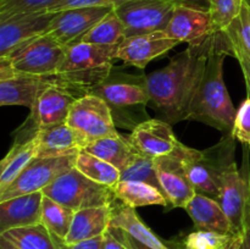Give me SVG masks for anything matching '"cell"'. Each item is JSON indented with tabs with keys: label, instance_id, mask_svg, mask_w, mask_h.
I'll list each match as a JSON object with an SVG mask.
<instances>
[{
	"label": "cell",
	"instance_id": "5bb4252c",
	"mask_svg": "<svg viewBox=\"0 0 250 249\" xmlns=\"http://www.w3.org/2000/svg\"><path fill=\"white\" fill-rule=\"evenodd\" d=\"M78 98L73 90L51 80L50 84L42 92L31 110L27 121L36 129L46 128L67 121L71 109Z\"/></svg>",
	"mask_w": 250,
	"mask_h": 249
},
{
	"label": "cell",
	"instance_id": "d4e9b609",
	"mask_svg": "<svg viewBox=\"0 0 250 249\" xmlns=\"http://www.w3.org/2000/svg\"><path fill=\"white\" fill-rule=\"evenodd\" d=\"M231 55L238 60L244 77L250 75V7L243 1L238 16L225 29Z\"/></svg>",
	"mask_w": 250,
	"mask_h": 249
},
{
	"label": "cell",
	"instance_id": "e0dca14e",
	"mask_svg": "<svg viewBox=\"0 0 250 249\" xmlns=\"http://www.w3.org/2000/svg\"><path fill=\"white\" fill-rule=\"evenodd\" d=\"M155 170L161 190L168 202V210L173 208L185 209L197 192L186 176L177 155L171 153L155 159Z\"/></svg>",
	"mask_w": 250,
	"mask_h": 249
},
{
	"label": "cell",
	"instance_id": "d590c367",
	"mask_svg": "<svg viewBox=\"0 0 250 249\" xmlns=\"http://www.w3.org/2000/svg\"><path fill=\"white\" fill-rule=\"evenodd\" d=\"M243 0H210L209 11L216 31H225L238 16Z\"/></svg>",
	"mask_w": 250,
	"mask_h": 249
},
{
	"label": "cell",
	"instance_id": "f546056e",
	"mask_svg": "<svg viewBox=\"0 0 250 249\" xmlns=\"http://www.w3.org/2000/svg\"><path fill=\"white\" fill-rule=\"evenodd\" d=\"M126 39V29L115 9L100 20L81 42L102 46H120Z\"/></svg>",
	"mask_w": 250,
	"mask_h": 249
},
{
	"label": "cell",
	"instance_id": "4316f807",
	"mask_svg": "<svg viewBox=\"0 0 250 249\" xmlns=\"http://www.w3.org/2000/svg\"><path fill=\"white\" fill-rule=\"evenodd\" d=\"M110 227H116V228L128 232L134 238L153 249H171L142 221L134 208L124 204L120 207H115V204L112 205V217Z\"/></svg>",
	"mask_w": 250,
	"mask_h": 249
},
{
	"label": "cell",
	"instance_id": "9a60e30c",
	"mask_svg": "<svg viewBox=\"0 0 250 249\" xmlns=\"http://www.w3.org/2000/svg\"><path fill=\"white\" fill-rule=\"evenodd\" d=\"M128 139L141 155L150 159L170 155L180 144L171 124L161 119L139 122L132 129Z\"/></svg>",
	"mask_w": 250,
	"mask_h": 249
},
{
	"label": "cell",
	"instance_id": "277c9868",
	"mask_svg": "<svg viewBox=\"0 0 250 249\" xmlns=\"http://www.w3.org/2000/svg\"><path fill=\"white\" fill-rule=\"evenodd\" d=\"M119 46L94 44H72L66 49L65 58L54 80L73 92L89 93L107 80L112 72Z\"/></svg>",
	"mask_w": 250,
	"mask_h": 249
},
{
	"label": "cell",
	"instance_id": "836d02e7",
	"mask_svg": "<svg viewBox=\"0 0 250 249\" xmlns=\"http://www.w3.org/2000/svg\"><path fill=\"white\" fill-rule=\"evenodd\" d=\"M120 181H138V182L149 183L161 190L160 182L158 180L155 170V159L146 158L137 153L128 165L121 170ZM163 192V190H161Z\"/></svg>",
	"mask_w": 250,
	"mask_h": 249
},
{
	"label": "cell",
	"instance_id": "1f68e13d",
	"mask_svg": "<svg viewBox=\"0 0 250 249\" xmlns=\"http://www.w3.org/2000/svg\"><path fill=\"white\" fill-rule=\"evenodd\" d=\"M75 211L51 198L44 195L42 203V220L43 224L56 238L65 241L72 225Z\"/></svg>",
	"mask_w": 250,
	"mask_h": 249
},
{
	"label": "cell",
	"instance_id": "6da1fadb",
	"mask_svg": "<svg viewBox=\"0 0 250 249\" xmlns=\"http://www.w3.org/2000/svg\"><path fill=\"white\" fill-rule=\"evenodd\" d=\"M214 34L176 54L165 67L146 76L149 105L170 124L185 121L203 75Z\"/></svg>",
	"mask_w": 250,
	"mask_h": 249
},
{
	"label": "cell",
	"instance_id": "7dc6e473",
	"mask_svg": "<svg viewBox=\"0 0 250 249\" xmlns=\"http://www.w3.org/2000/svg\"><path fill=\"white\" fill-rule=\"evenodd\" d=\"M243 1H244V2H246V4H247V5H248V6L250 7V0H243Z\"/></svg>",
	"mask_w": 250,
	"mask_h": 249
},
{
	"label": "cell",
	"instance_id": "603a6c76",
	"mask_svg": "<svg viewBox=\"0 0 250 249\" xmlns=\"http://www.w3.org/2000/svg\"><path fill=\"white\" fill-rule=\"evenodd\" d=\"M185 209L193 220L197 229L233 234L229 217L225 214L219 202L214 198L197 193Z\"/></svg>",
	"mask_w": 250,
	"mask_h": 249
},
{
	"label": "cell",
	"instance_id": "e575fe53",
	"mask_svg": "<svg viewBox=\"0 0 250 249\" xmlns=\"http://www.w3.org/2000/svg\"><path fill=\"white\" fill-rule=\"evenodd\" d=\"M62 0H0V20L27 12L48 11Z\"/></svg>",
	"mask_w": 250,
	"mask_h": 249
},
{
	"label": "cell",
	"instance_id": "ac0fdd59",
	"mask_svg": "<svg viewBox=\"0 0 250 249\" xmlns=\"http://www.w3.org/2000/svg\"><path fill=\"white\" fill-rule=\"evenodd\" d=\"M170 38L180 43H198L216 32L210 11L188 6H176L167 27L164 29Z\"/></svg>",
	"mask_w": 250,
	"mask_h": 249
},
{
	"label": "cell",
	"instance_id": "ffe728a7",
	"mask_svg": "<svg viewBox=\"0 0 250 249\" xmlns=\"http://www.w3.org/2000/svg\"><path fill=\"white\" fill-rule=\"evenodd\" d=\"M37 158L77 155L88 145L87 141L67 122L37 129Z\"/></svg>",
	"mask_w": 250,
	"mask_h": 249
},
{
	"label": "cell",
	"instance_id": "8d00e7d4",
	"mask_svg": "<svg viewBox=\"0 0 250 249\" xmlns=\"http://www.w3.org/2000/svg\"><path fill=\"white\" fill-rule=\"evenodd\" d=\"M232 136L241 143L250 145V98L243 102L237 111Z\"/></svg>",
	"mask_w": 250,
	"mask_h": 249
},
{
	"label": "cell",
	"instance_id": "44dd1931",
	"mask_svg": "<svg viewBox=\"0 0 250 249\" xmlns=\"http://www.w3.org/2000/svg\"><path fill=\"white\" fill-rule=\"evenodd\" d=\"M43 192L0 202V233L16 227L41 224Z\"/></svg>",
	"mask_w": 250,
	"mask_h": 249
},
{
	"label": "cell",
	"instance_id": "4dcf8cb0",
	"mask_svg": "<svg viewBox=\"0 0 250 249\" xmlns=\"http://www.w3.org/2000/svg\"><path fill=\"white\" fill-rule=\"evenodd\" d=\"M75 167L89 180L110 188L116 186L121 180L119 168L85 150H81L77 154Z\"/></svg>",
	"mask_w": 250,
	"mask_h": 249
},
{
	"label": "cell",
	"instance_id": "5b68a950",
	"mask_svg": "<svg viewBox=\"0 0 250 249\" xmlns=\"http://www.w3.org/2000/svg\"><path fill=\"white\" fill-rule=\"evenodd\" d=\"M42 192L73 211L105 205L111 207L116 200L111 188L89 180L76 167L63 172Z\"/></svg>",
	"mask_w": 250,
	"mask_h": 249
},
{
	"label": "cell",
	"instance_id": "ab89813d",
	"mask_svg": "<svg viewBox=\"0 0 250 249\" xmlns=\"http://www.w3.org/2000/svg\"><path fill=\"white\" fill-rule=\"evenodd\" d=\"M103 236L75 244H65L63 242H61V249H103V241H104Z\"/></svg>",
	"mask_w": 250,
	"mask_h": 249
},
{
	"label": "cell",
	"instance_id": "bcb514c9",
	"mask_svg": "<svg viewBox=\"0 0 250 249\" xmlns=\"http://www.w3.org/2000/svg\"><path fill=\"white\" fill-rule=\"evenodd\" d=\"M246 80V84H247V90H248V98H250V75L244 77Z\"/></svg>",
	"mask_w": 250,
	"mask_h": 249
},
{
	"label": "cell",
	"instance_id": "60d3db41",
	"mask_svg": "<svg viewBox=\"0 0 250 249\" xmlns=\"http://www.w3.org/2000/svg\"><path fill=\"white\" fill-rule=\"evenodd\" d=\"M166 1L172 2L176 6H188L204 11H209L210 7V0H166Z\"/></svg>",
	"mask_w": 250,
	"mask_h": 249
},
{
	"label": "cell",
	"instance_id": "d6a6232c",
	"mask_svg": "<svg viewBox=\"0 0 250 249\" xmlns=\"http://www.w3.org/2000/svg\"><path fill=\"white\" fill-rule=\"evenodd\" d=\"M242 237L195 229L181 242L178 249H238Z\"/></svg>",
	"mask_w": 250,
	"mask_h": 249
},
{
	"label": "cell",
	"instance_id": "30bf717a",
	"mask_svg": "<svg viewBox=\"0 0 250 249\" xmlns=\"http://www.w3.org/2000/svg\"><path fill=\"white\" fill-rule=\"evenodd\" d=\"M176 5L166 0H132L116 7L115 12L124 22L126 38L164 31Z\"/></svg>",
	"mask_w": 250,
	"mask_h": 249
},
{
	"label": "cell",
	"instance_id": "8fae6325",
	"mask_svg": "<svg viewBox=\"0 0 250 249\" xmlns=\"http://www.w3.org/2000/svg\"><path fill=\"white\" fill-rule=\"evenodd\" d=\"M55 14L45 10L0 20V58L9 56L20 46L45 33Z\"/></svg>",
	"mask_w": 250,
	"mask_h": 249
},
{
	"label": "cell",
	"instance_id": "f35d334b",
	"mask_svg": "<svg viewBox=\"0 0 250 249\" xmlns=\"http://www.w3.org/2000/svg\"><path fill=\"white\" fill-rule=\"evenodd\" d=\"M109 229L111 231V233L119 239L120 243L124 246L125 249H153L150 248V247L146 246V244L142 243L141 241L134 238L132 234H129L128 232L124 231V229L116 228V227H110Z\"/></svg>",
	"mask_w": 250,
	"mask_h": 249
},
{
	"label": "cell",
	"instance_id": "74e56055",
	"mask_svg": "<svg viewBox=\"0 0 250 249\" xmlns=\"http://www.w3.org/2000/svg\"><path fill=\"white\" fill-rule=\"evenodd\" d=\"M132 1V0H62L58 5L49 9L50 12H59L62 10L75 9V7H116L126 4V2Z\"/></svg>",
	"mask_w": 250,
	"mask_h": 249
},
{
	"label": "cell",
	"instance_id": "7bdbcfd3",
	"mask_svg": "<svg viewBox=\"0 0 250 249\" xmlns=\"http://www.w3.org/2000/svg\"><path fill=\"white\" fill-rule=\"evenodd\" d=\"M104 241H103V249H125L124 246L120 243L119 239L111 233L110 229H107L104 233Z\"/></svg>",
	"mask_w": 250,
	"mask_h": 249
},
{
	"label": "cell",
	"instance_id": "d6986e66",
	"mask_svg": "<svg viewBox=\"0 0 250 249\" xmlns=\"http://www.w3.org/2000/svg\"><path fill=\"white\" fill-rule=\"evenodd\" d=\"M37 129L27 122L19 128L14 145L0 163V192L9 187L17 176L37 158Z\"/></svg>",
	"mask_w": 250,
	"mask_h": 249
},
{
	"label": "cell",
	"instance_id": "4fadbf2b",
	"mask_svg": "<svg viewBox=\"0 0 250 249\" xmlns=\"http://www.w3.org/2000/svg\"><path fill=\"white\" fill-rule=\"evenodd\" d=\"M90 94H95L104 99L111 111L127 107L144 106L150 102L146 89V76L119 75L112 73L105 82L90 90Z\"/></svg>",
	"mask_w": 250,
	"mask_h": 249
},
{
	"label": "cell",
	"instance_id": "ba28073f",
	"mask_svg": "<svg viewBox=\"0 0 250 249\" xmlns=\"http://www.w3.org/2000/svg\"><path fill=\"white\" fill-rule=\"evenodd\" d=\"M66 122L77 131L88 144L98 139L120 134L109 105L104 99L90 93L78 97Z\"/></svg>",
	"mask_w": 250,
	"mask_h": 249
},
{
	"label": "cell",
	"instance_id": "f6af8a7d",
	"mask_svg": "<svg viewBox=\"0 0 250 249\" xmlns=\"http://www.w3.org/2000/svg\"><path fill=\"white\" fill-rule=\"evenodd\" d=\"M0 249H17V248H15V247L12 246L10 242H7L5 238L0 237Z\"/></svg>",
	"mask_w": 250,
	"mask_h": 249
},
{
	"label": "cell",
	"instance_id": "7a4b0ae2",
	"mask_svg": "<svg viewBox=\"0 0 250 249\" xmlns=\"http://www.w3.org/2000/svg\"><path fill=\"white\" fill-rule=\"evenodd\" d=\"M229 55L231 50L225 31H216L187 117L224 133H232L237 114L224 82V61Z\"/></svg>",
	"mask_w": 250,
	"mask_h": 249
},
{
	"label": "cell",
	"instance_id": "484cf974",
	"mask_svg": "<svg viewBox=\"0 0 250 249\" xmlns=\"http://www.w3.org/2000/svg\"><path fill=\"white\" fill-rule=\"evenodd\" d=\"M115 199L124 205L137 209L150 205H161L168 210V202L164 193L149 183L138 181H120L111 188Z\"/></svg>",
	"mask_w": 250,
	"mask_h": 249
},
{
	"label": "cell",
	"instance_id": "52a82bcc",
	"mask_svg": "<svg viewBox=\"0 0 250 249\" xmlns=\"http://www.w3.org/2000/svg\"><path fill=\"white\" fill-rule=\"evenodd\" d=\"M66 49L50 34L44 33L4 58L9 59L20 75L54 78L65 58Z\"/></svg>",
	"mask_w": 250,
	"mask_h": 249
},
{
	"label": "cell",
	"instance_id": "cb8c5ba5",
	"mask_svg": "<svg viewBox=\"0 0 250 249\" xmlns=\"http://www.w3.org/2000/svg\"><path fill=\"white\" fill-rule=\"evenodd\" d=\"M111 217L112 205L87 208L75 211L70 232L62 242L65 244H75L103 236L110 228Z\"/></svg>",
	"mask_w": 250,
	"mask_h": 249
},
{
	"label": "cell",
	"instance_id": "7c38bea8",
	"mask_svg": "<svg viewBox=\"0 0 250 249\" xmlns=\"http://www.w3.org/2000/svg\"><path fill=\"white\" fill-rule=\"evenodd\" d=\"M111 7H75L56 12L45 33L50 34L61 45L68 48L81 39L104 19Z\"/></svg>",
	"mask_w": 250,
	"mask_h": 249
},
{
	"label": "cell",
	"instance_id": "8992f818",
	"mask_svg": "<svg viewBox=\"0 0 250 249\" xmlns=\"http://www.w3.org/2000/svg\"><path fill=\"white\" fill-rule=\"evenodd\" d=\"M244 155L242 167L237 164L225 172L217 202L231 222L232 231L242 237L250 226V166L248 144H243Z\"/></svg>",
	"mask_w": 250,
	"mask_h": 249
},
{
	"label": "cell",
	"instance_id": "ee69618b",
	"mask_svg": "<svg viewBox=\"0 0 250 249\" xmlns=\"http://www.w3.org/2000/svg\"><path fill=\"white\" fill-rule=\"evenodd\" d=\"M238 249H250V226L246 229L244 234L242 236Z\"/></svg>",
	"mask_w": 250,
	"mask_h": 249
},
{
	"label": "cell",
	"instance_id": "f1b7e54d",
	"mask_svg": "<svg viewBox=\"0 0 250 249\" xmlns=\"http://www.w3.org/2000/svg\"><path fill=\"white\" fill-rule=\"evenodd\" d=\"M17 249H61V242L43 224L16 227L0 233Z\"/></svg>",
	"mask_w": 250,
	"mask_h": 249
},
{
	"label": "cell",
	"instance_id": "b9f144b4",
	"mask_svg": "<svg viewBox=\"0 0 250 249\" xmlns=\"http://www.w3.org/2000/svg\"><path fill=\"white\" fill-rule=\"evenodd\" d=\"M17 73L7 58H0V82L15 77Z\"/></svg>",
	"mask_w": 250,
	"mask_h": 249
},
{
	"label": "cell",
	"instance_id": "2e32d148",
	"mask_svg": "<svg viewBox=\"0 0 250 249\" xmlns=\"http://www.w3.org/2000/svg\"><path fill=\"white\" fill-rule=\"evenodd\" d=\"M180 42L170 38L164 31L129 37L117 49L116 58L127 65L146 68L154 59L177 46Z\"/></svg>",
	"mask_w": 250,
	"mask_h": 249
},
{
	"label": "cell",
	"instance_id": "3957f363",
	"mask_svg": "<svg viewBox=\"0 0 250 249\" xmlns=\"http://www.w3.org/2000/svg\"><path fill=\"white\" fill-rule=\"evenodd\" d=\"M173 153L180 159L195 192L217 200L225 172L236 164V138L232 133H225L215 145L204 150L189 148L180 142Z\"/></svg>",
	"mask_w": 250,
	"mask_h": 249
},
{
	"label": "cell",
	"instance_id": "7402d4cb",
	"mask_svg": "<svg viewBox=\"0 0 250 249\" xmlns=\"http://www.w3.org/2000/svg\"><path fill=\"white\" fill-rule=\"evenodd\" d=\"M53 78L20 75L0 82V104L2 106H26L32 109L44 89Z\"/></svg>",
	"mask_w": 250,
	"mask_h": 249
},
{
	"label": "cell",
	"instance_id": "83f0119b",
	"mask_svg": "<svg viewBox=\"0 0 250 249\" xmlns=\"http://www.w3.org/2000/svg\"><path fill=\"white\" fill-rule=\"evenodd\" d=\"M83 150L88 151L102 160L107 161L115 167L119 168L120 172L128 165L129 161L138 153L131 144L129 139L121 134L92 142Z\"/></svg>",
	"mask_w": 250,
	"mask_h": 249
},
{
	"label": "cell",
	"instance_id": "9c48e42d",
	"mask_svg": "<svg viewBox=\"0 0 250 249\" xmlns=\"http://www.w3.org/2000/svg\"><path fill=\"white\" fill-rule=\"evenodd\" d=\"M76 159L77 155L36 158L9 187L0 192V202L20 195L42 192L63 172L75 167Z\"/></svg>",
	"mask_w": 250,
	"mask_h": 249
}]
</instances>
